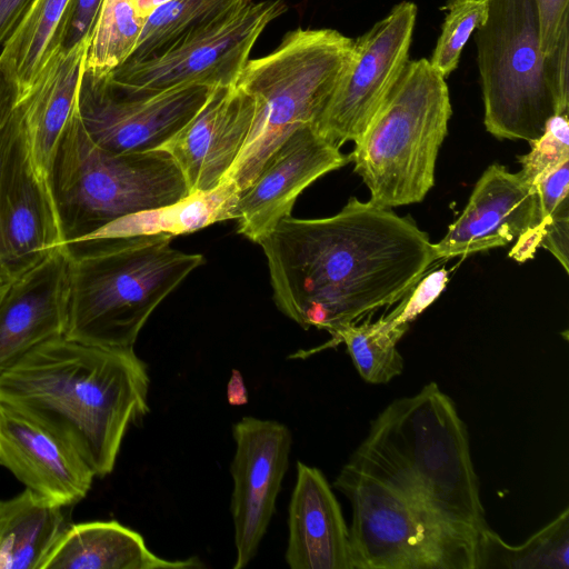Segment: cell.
<instances>
[{"label":"cell","mask_w":569,"mask_h":569,"mask_svg":"<svg viewBox=\"0 0 569 569\" xmlns=\"http://www.w3.org/2000/svg\"><path fill=\"white\" fill-rule=\"evenodd\" d=\"M258 244L279 311L331 337L400 301L437 260L410 217L356 197L330 217H286Z\"/></svg>","instance_id":"1"},{"label":"cell","mask_w":569,"mask_h":569,"mask_svg":"<svg viewBox=\"0 0 569 569\" xmlns=\"http://www.w3.org/2000/svg\"><path fill=\"white\" fill-rule=\"evenodd\" d=\"M149 385L147 363L133 348L63 336L34 348L0 377V401L50 429L94 476L104 477L129 426L149 412Z\"/></svg>","instance_id":"2"},{"label":"cell","mask_w":569,"mask_h":569,"mask_svg":"<svg viewBox=\"0 0 569 569\" xmlns=\"http://www.w3.org/2000/svg\"><path fill=\"white\" fill-rule=\"evenodd\" d=\"M348 463L467 535L489 528L467 427L436 382L389 403Z\"/></svg>","instance_id":"3"},{"label":"cell","mask_w":569,"mask_h":569,"mask_svg":"<svg viewBox=\"0 0 569 569\" xmlns=\"http://www.w3.org/2000/svg\"><path fill=\"white\" fill-rule=\"evenodd\" d=\"M173 238L149 234L69 246L64 337L106 348H133L154 309L204 263L202 254L172 248Z\"/></svg>","instance_id":"4"},{"label":"cell","mask_w":569,"mask_h":569,"mask_svg":"<svg viewBox=\"0 0 569 569\" xmlns=\"http://www.w3.org/2000/svg\"><path fill=\"white\" fill-rule=\"evenodd\" d=\"M352 42L333 29L298 28L267 56L248 60L236 84L253 97L256 113L223 181L244 190L295 130L317 126L348 63Z\"/></svg>","instance_id":"5"},{"label":"cell","mask_w":569,"mask_h":569,"mask_svg":"<svg viewBox=\"0 0 569 569\" xmlns=\"http://www.w3.org/2000/svg\"><path fill=\"white\" fill-rule=\"evenodd\" d=\"M451 113L446 79L429 60H408L349 154L371 202L391 209L425 199Z\"/></svg>","instance_id":"6"},{"label":"cell","mask_w":569,"mask_h":569,"mask_svg":"<svg viewBox=\"0 0 569 569\" xmlns=\"http://www.w3.org/2000/svg\"><path fill=\"white\" fill-rule=\"evenodd\" d=\"M53 184L67 237L71 224L78 236L190 196L181 170L167 152L118 154L101 148L87 132L78 106L61 139Z\"/></svg>","instance_id":"7"},{"label":"cell","mask_w":569,"mask_h":569,"mask_svg":"<svg viewBox=\"0 0 569 569\" xmlns=\"http://www.w3.org/2000/svg\"><path fill=\"white\" fill-rule=\"evenodd\" d=\"M333 487L352 505V569H476L477 540L347 463Z\"/></svg>","instance_id":"8"},{"label":"cell","mask_w":569,"mask_h":569,"mask_svg":"<svg viewBox=\"0 0 569 569\" xmlns=\"http://www.w3.org/2000/svg\"><path fill=\"white\" fill-rule=\"evenodd\" d=\"M475 39L487 131L499 139H538L557 108L536 1L488 0L487 20Z\"/></svg>","instance_id":"9"},{"label":"cell","mask_w":569,"mask_h":569,"mask_svg":"<svg viewBox=\"0 0 569 569\" xmlns=\"http://www.w3.org/2000/svg\"><path fill=\"white\" fill-rule=\"evenodd\" d=\"M286 10L282 0H249L166 52L139 62H124L107 76L124 90L149 93L192 84L236 86L256 41Z\"/></svg>","instance_id":"10"},{"label":"cell","mask_w":569,"mask_h":569,"mask_svg":"<svg viewBox=\"0 0 569 569\" xmlns=\"http://www.w3.org/2000/svg\"><path fill=\"white\" fill-rule=\"evenodd\" d=\"M214 88L201 84L157 93L124 90L108 76L83 71L78 110L91 139L112 153L159 149L202 108Z\"/></svg>","instance_id":"11"},{"label":"cell","mask_w":569,"mask_h":569,"mask_svg":"<svg viewBox=\"0 0 569 569\" xmlns=\"http://www.w3.org/2000/svg\"><path fill=\"white\" fill-rule=\"evenodd\" d=\"M411 1L396 4L352 42L348 63L316 129L340 148L355 141L408 62L417 20Z\"/></svg>","instance_id":"12"},{"label":"cell","mask_w":569,"mask_h":569,"mask_svg":"<svg viewBox=\"0 0 569 569\" xmlns=\"http://www.w3.org/2000/svg\"><path fill=\"white\" fill-rule=\"evenodd\" d=\"M88 43L69 51L56 49L13 112L23 166L33 180L48 219L53 247L67 233L57 203L53 172L66 126L78 106Z\"/></svg>","instance_id":"13"},{"label":"cell","mask_w":569,"mask_h":569,"mask_svg":"<svg viewBox=\"0 0 569 569\" xmlns=\"http://www.w3.org/2000/svg\"><path fill=\"white\" fill-rule=\"evenodd\" d=\"M232 437L236 450L230 465V511L237 551L233 569H243L256 557L274 515L289 467L292 436L279 421L247 416L233 425Z\"/></svg>","instance_id":"14"},{"label":"cell","mask_w":569,"mask_h":569,"mask_svg":"<svg viewBox=\"0 0 569 569\" xmlns=\"http://www.w3.org/2000/svg\"><path fill=\"white\" fill-rule=\"evenodd\" d=\"M351 162L313 124L295 130L270 156L236 207L238 232L258 243L291 216L298 196L323 174Z\"/></svg>","instance_id":"15"},{"label":"cell","mask_w":569,"mask_h":569,"mask_svg":"<svg viewBox=\"0 0 569 569\" xmlns=\"http://www.w3.org/2000/svg\"><path fill=\"white\" fill-rule=\"evenodd\" d=\"M70 248H54L17 272L0 301V377L40 345L64 336Z\"/></svg>","instance_id":"16"},{"label":"cell","mask_w":569,"mask_h":569,"mask_svg":"<svg viewBox=\"0 0 569 569\" xmlns=\"http://www.w3.org/2000/svg\"><path fill=\"white\" fill-rule=\"evenodd\" d=\"M256 113L251 94L236 86L214 88L196 116L158 150L181 170L189 193L216 189L236 162Z\"/></svg>","instance_id":"17"},{"label":"cell","mask_w":569,"mask_h":569,"mask_svg":"<svg viewBox=\"0 0 569 569\" xmlns=\"http://www.w3.org/2000/svg\"><path fill=\"white\" fill-rule=\"evenodd\" d=\"M539 223L537 187L520 172L489 166L446 236L435 246L437 260L505 247Z\"/></svg>","instance_id":"18"},{"label":"cell","mask_w":569,"mask_h":569,"mask_svg":"<svg viewBox=\"0 0 569 569\" xmlns=\"http://www.w3.org/2000/svg\"><path fill=\"white\" fill-rule=\"evenodd\" d=\"M0 465L26 488L67 507L87 496L96 477L63 439L27 413L1 401Z\"/></svg>","instance_id":"19"},{"label":"cell","mask_w":569,"mask_h":569,"mask_svg":"<svg viewBox=\"0 0 569 569\" xmlns=\"http://www.w3.org/2000/svg\"><path fill=\"white\" fill-rule=\"evenodd\" d=\"M284 553L291 569H352L349 529L325 475L297 462Z\"/></svg>","instance_id":"20"},{"label":"cell","mask_w":569,"mask_h":569,"mask_svg":"<svg viewBox=\"0 0 569 569\" xmlns=\"http://www.w3.org/2000/svg\"><path fill=\"white\" fill-rule=\"evenodd\" d=\"M198 558L168 560L142 536L116 520L70 525L42 569H196Z\"/></svg>","instance_id":"21"},{"label":"cell","mask_w":569,"mask_h":569,"mask_svg":"<svg viewBox=\"0 0 569 569\" xmlns=\"http://www.w3.org/2000/svg\"><path fill=\"white\" fill-rule=\"evenodd\" d=\"M0 224L4 260L12 274L54 249L39 191L21 159L18 134L2 181Z\"/></svg>","instance_id":"22"},{"label":"cell","mask_w":569,"mask_h":569,"mask_svg":"<svg viewBox=\"0 0 569 569\" xmlns=\"http://www.w3.org/2000/svg\"><path fill=\"white\" fill-rule=\"evenodd\" d=\"M239 194L236 184L226 180L211 191L192 193L172 204L127 214L92 231L67 238L63 246L134 236L190 233L216 222L236 219Z\"/></svg>","instance_id":"23"},{"label":"cell","mask_w":569,"mask_h":569,"mask_svg":"<svg viewBox=\"0 0 569 569\" xmlns=\"http://www.w3.org/2000/svg\"><path fill=\"white\" fill-rule=\"evenodd\" d=\"M66 509L29 488L0 500V569H42L71 525Z\"/></svg>","instance_id":"24"},{"label":"cell","mask_w":569,"mask_h":569,"mask_svg":"<svg viewBox=\"0 0 569 569\" xmlns=\"http://www.w3.org/2000/svg\"><path fill=\"white\" fill-rule=\"evenodd\" d=\"M71 0H36L3 44L0 60L12 71L24 96L57 49L59 32Z\"/></svg>","instance_id":"25"},{"label":"cell","mask_w":569,"mask_h":569,"mask_svg":"<svg viewBox=\"0 0 569 569\" xmlns=\"http://www.w3.org/2000/svg\"><path fill=\"white\" fill-rule=\"evenodd\" d=\"M568 569L569 509L533 533L526 542L510 546L490 528L477 540L476 569Z\"/></svg>","instance_id":"26"},{"label":"cell","mask_w":569,"mask_h":569,"mask_svg":"<svg viewBox=\"0 0 569 569\" xmlns=\"http://www.w3.org/2000/svg\"><path fill=\"white\" fill-rule=\"evenodd\" d=\"M249 0H171L146 20L138 43L126 62L161 54L191 34L216 23Z\"/></svg>","instance_id":"27"},{"label":"cell","mask_w":569,"mask_h":569,"mask_svg":"<svg viewBox=\"0 0 569 569\" xmlns=\"http://www.w3.org/2000/svg\"><path fill=\"white\" fill-rule=\"evenodd\" d=\"M146 19L137 0H103L83 61V71L107 76L133 52Z\"/></svg>","instance_id":"28"},{"label":"cell","mask_w":569,"mask_h":569,"mask_svg":"<svg viewBox=\"0 0 569 569\" xmlns=\"http://www.w3.org/2000/svg\"><path fill=\"white\" fill-rule=\"evenodd\" d=\"M406 331L392 327L387 316L361 325L352 323L332 337L330 346L343 342L353 365L369 383H387L403 370L397 343Z\"/></svg>","instance_id":"29"},{"label":"cell","mask_w":569,"mask_h":569,"mask_svg":"<svg viewBox=\"0 0 569 569\" xmlns=\"http://www.w3.org/2000/svg\"><path fill=\"white\" fill-rule=\"evenodd\" d=\"M443 9L448 12L429 62L446 79L457 69L471 34L486 22L488 0H453Z\"/></svg>","instance_id":"30"},{"label":"cell","mask_w":569,"mask_h":569,"mask_svg":"<svg viewBox=\"0 0 569 569\" xmlns=\"http://www.w3.org/2000/svg\"><path fill=\"white\" fill-rule=\"evenodd\" d=\"M530 151L521 156L520 173L533 186L569 162V122L568 114L551 117L543 133L529 142Z\"/></svg>","instance_id":"31"},{"label":"cell","mask_w":569,"mask_h":569,"mask_svg":"<svg viewBox=\"0 0 569 569\" xmlns=\"http://www.w3.org/2000/svg\"><path fill=\"white\" fill-rule=\"evenodd\" d=\"M569 162L541 180L536 187L539 198V223L525 231L516 241L509 257L518 262L533 258L542 239L545 227L557 207L568 198Z\"/></svg>","instance_id":"32"},{"label":"cell","mask_w":569,"mask_h":569,"mask_svg":"<svg viewBox=\"0 0 569 569\" xmlns=\"http://www.w3.org/2000/svg\"><path fill=\"white\" fill-rule=\"evenodd\" d=\"M447 282L448 271L445 268L425 274L400 305L387 315L392 327L407 332L410 322L440 296Z\"/></svg>","instance_id":"33"},{"label":"cell","mask_w":569,"mask_h":569,"mask_svg":"<svg viewBox=\"0 0 569 569\" xmlns=\"http://www.w3.org/2000/svg\"><path fill=\"white\" fill-rule=\"evenodd\" d=\"M103 0H71L64 16L57 49L69 51L88 43L93 32Z\"/></svg>","instance_id":"34"},{"label":"cell","mask_w":569,"mask_h":569,"mask_svg":"<svg viewBox=\"0 0 569 569\" xmlns=\"http://www.w3.org/2000/svg\"><path fill=\"white\" fill-rule=\"evenodd\" d=\"M539 21L541 49L550 54L565 33L569 32V0H535Z\"/></svg>","instance_id":"35"},{"label":"cell","mask_w":569,"mask_h":569,"mask_svg":"<svg viewBox=\"0 0 569 569\" xmlns=\"http://www.w3.org/2000/svg\"><path fill=\"white\" fill-rule=\"evenodd\" d=\"M569 32L565 33L556 49L546 56V76L552 91L557 114L569 111Z\"/></svg>","instance_id":"36"},{"label":"cell","mask_w":569,"mask_h":569,"mask_svg":"<svg viewBox=\"0 0 569 569\" xmlns=\"http://www.w3.org/2000/svg\"><path fill=\"white\" fill-rule=\"evenodd\" d=\"M540 247L550 251L569 272V200L565 199L553 211L540 241Z\"/></svg>","instance_id":"37"},{"label":"cell","mask_w":569,"mask_h":569,"mask_svg":"<svg viewBox=\"0 0 569 569\" xmlns=\"http://www.w3.org/2000/svg\"><path fill=\"white\" fill-rule=\"evenodd\" d=\"M36 0H0V47L14 32Z\"/></svg>","instance_id":"38"},{"label":"cell","mask_w":569,"mask_h":569,"mask_svg":"<svg viewBox=\"0 0 569 569\" xmlns=\"http://www.w3.org/2000/svg\"><path fill=\"white\" fill-rule=\"evenodd\" d=\"M20 97L12 71L0 60V127L10 118Z\"/></svg>","instance_id":"39"},{"label":"cell","mask_w":569,"mask_h":569,"mask_svg":"<svg viewBox=\"0 0 569 569\" xmlns=\"http://www.w3.org/2000/svg\"><path fill=\"white\" fill-rule=\"evenodd\" d=\"M227 400L232 406L247 403L248 395L243 378L238 370H233L227 387Z\"/></svg>","instance_id":"40"},{"label":"cell","mask_w":569,"mask_h":569,"mask_svg":"<svg viewBox=\"0 0 569 569\" xmlns=\"http://www.w3.org/2000/svg\"><path fill=\"white\" fill-rule=\"evenodd\" d=\"M171 0H137L138 8L142 17L147 20L158 8Z\"/></svg>","instance_id":"41"},{"label":"cell","mask_w":569,"mask_h":569,"mask_svg":"<svg viewBox=\"0 0 569 569\" xmlns=\"http://www.w3.org/2000/svg\"><path fill=\"white\" fill-rule=\"evenodd\" d=\"M13 277L8 276L3 272H0V301L2 300L6 292L8 291Z\"/></svg>","instance_id":"42"},{"label":"cell","mask_w":569,"mask_h":569,"mask_svg":"<svg viewBox=\"0 0 569 569\" xmlns=\"http://www.w3.org/2000/svg\"><path fill=\"white\" fill-rule=\"evenodd\" d=\"M451 1H453V0H448V3L451 2Z\"/></svg>","instance_id":"43"}]
</instances>
